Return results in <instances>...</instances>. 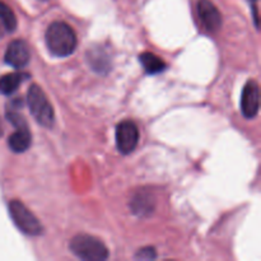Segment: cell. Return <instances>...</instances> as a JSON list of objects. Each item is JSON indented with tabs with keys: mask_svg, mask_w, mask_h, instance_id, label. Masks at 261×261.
<instances>
[{
	"mask_svg": "<svg viewBox=\"0 0 261 261\" xmlns=\"http://www.w3.org/2000/svg\"><path fill=\"white\" fill-rule=\"evenodd\" d=\"M46 45L54 56L66 58L75 50L76 35L65 22H54L46 31Z\"/></svg>",
	"mask_w": 261,
	"mask_h": 261,
	"instance_id": "obj_1",
	"label": "cell"
},
{
	"mask_svg": "<svg viewBox=\"0 0 261 261\" xmlns=\"http://www.w3.org/2000/svg\"><path fill=\"white\" fill-rule=\"evenodd\" d=\"M27 105L30 109L31 115L33 119L43 127L54 126L55 122V112H54L53 105L48 101L47 96L42 91L40 86L32 84L28 89L27 93Z\"/></svg>",
	"mask_w": 261,
	"mask_h": 261,
	"instance_id": "obj_2",
	"label": "cell"
},
{
	"mask_svg": "<svg viewBox=\"0 0 261 261\" xmlns=\"http://www.w3.org/2000/svg\"><path fill=\"white\" fill-rule=\"evenodd\" d=\"M70 251L86 261H103L109 259V249L101 240L89 234H78L70 241Z\"/></svg>",
	"mask_w": 261,
	"mask_h": 261,
	"instance_id": "obj_3",
	"label": "cell"
},
{
	"mask_svg": "<svg viewBox=\"0 0 261 261\" xmlns=\"http://www.w3.org/2000/svg\"><path fill=\"white\" fill-rule=\"evenodd\" d=\"M9 213L15 226L23 233L28 234V236H38V234H41L43 232V227L40 223V221L19 200L10 201Z\"/></svg>",
	"mask_w": 261,
	"mask_h": 261,
	"instance_id": "obj_4",
	"label": "cell"
},
{
	"mask_svg": "<svg viewBox=\"0 0 261 261\" xmlns=\"http://www.w3.org/2000/svg\"><path fill=\"white\" fill-rule=\"evenodd\" d=\"M139 143V129L130 120L121 121L116 126V147L122 154H129Z\"/></svg>",
	"mask_w": 261,
	"mask_h": 261,
	"instance_id": "obj_5",
	"label": "cell"
},
{
	"mask_svg": "<svg viewBox=\"0 0 261 261\" xmlns=\"http://www.w3.org/2000/svg\"><path fill=\"white\" fill-rule=\"evenodd\" d=\"M260 92L256 81H249L244 87L241 96V111L246 119H254L259 112Z\"/></svg>",
	"mask_w": 261,
	"mask_h": 261,
	"instance_id": "obj_6",
	"label": "cell"
},
{
	"mask_svg": "<svg viewBox=\"0 0 261 261\" xmlns=\"http://www.w3.org/2000/svg\"><path fill=\"white\" fill-rule=\"evenodd\" d=\"M198 15L201 25L208 32L214 33L222 27V15L211 0H199Z\"/></svg>",
	"mask_w": 261,
	"mask_h": 261,
	"instance_id": "obj_7",
	"label": "cell"
},
{
	"mask_svg": "<svg viewBox=\"0 0 261 261\" xmlns=\"http://www.w3.org/2000/svg\"><path fill=\"white\" fill-rule=\"evenodd\" d=\"M4 60L8 65L14 69H23L30 63V48L22 40H15L9 43L5 51Z\"/></svg>",
	"mask_w": 261,
	"mask_h": 261,
	"instance_id": "obj_8",
	"label": "cell"
},
{
	"mask_svg": "<svg viewBox=\"0 0 261 261\" xmlns=\"http://www.w3.org/2000/svg\"><path fill=\"white\" fill-rule=\"evenodd\" d=\"M132 211L138 217H148L153 213L155 206V200L152 194L148 191H139L132 199Z\"/></svg>",
	"mask_w": 261,
	"mask_h": 261,
	"instance_id": "obj_9",
	"label": "cell"
},
{
	"mask_svg": "<svg viewBox=\"0 0 261 261\" xmlns=\"http://www.w3.org/2000/svg\"><path fill=\"white\" fill-rule=\"evenodd\" d=\"M32 137L28 126L18 127L17 132L12 134L8 140V145L14 153H23L31 147Z\"/></svg>",
	"mask_w": 261,
	"mask_h": 261,
	"instance_id": "obj_10",
	"label": "cell"
},
{
	"mask_svg": "<svg viewBox=\"0 0 261 261\" xmlns=\"http://www.w3.org/2000/svg\"><path fill=\"white\" fill-rule=\"evenodd\" d=\"M28 78L24 73H9L0 78V93L4 96H10L14 93L20 84Z\"/></svg>",
	"mask_w": 261,
	"mask_h": 261,
	"instance_id": "obj_11",
	"label": "cell"
},
{
	"mask_svg": "<svg viewBox=\"0 0 261 261\" xmlns=\"http://www.w3.org/2000/svg\"><path fill=\"white\" fill-rule=\"evenodd\" d=\"M139 61L148 74L162 73L166 69L165 61L152 53H143L139 56Z\"/></svg>",
	"mask_w": 261,
	"mask_h": 261,
	"instance_id": "obj_12",
	"label": "cell"
},
{
	"mask_svg": "<svg viewBox=\"0 0 261 261\" xmlns=\"http://www.w3.org/2000/svg\"><path fill=\"white\" fill-rule=\"evenodd\" d=\"M0 22L3 23L8 32H13L17 27V19H15L14 13L8 5L2 2H0Z\"/></svg>",
	"mask_w": 261,
	"mask_h": 261,
	"instance_id": "obj_13",
	"label": "cell"
},
{
	"mask_svg": "<svg viewBox=\"0 0 261 261\" xmlns=\"http://www.w3.org/2000/svg\"><path fill=\"white\" fill-rule=\"evenodd\" d=\"M135 257L139 260H153L157 257V254H155V250L153 247H144V249L138 251Z\"/></svg>",
	"mask_w": 261,
	"mask_h": 261,
	"instance_id": "obj_14",
	"label": "cell"
},
{
	"mask_svg": "<svg viewBox=\"0 0 261 261\" xmlns=\"http://www.w3.org/2000/svg\"><path fill=\"white\" fill-rule=\"evenodd\" d=\"M3 135V129H2V125H0V137Z\"/></svg>",
	"mask_w": 261,
	"mask_h": 261,
	"instance_id": "obj_15",
	"label": "cell"
},
{
	"mask_svg": "<svg viewBox=\"0 0 261 261\" xmlns=\"http://www.w3.org/2000/svg\"><path fill=\"white\" fill-rule=\"evenodd\" d=\"M42 2H46V0H42Z\"/></svg>",
	"mask_w": 261,
	"mask_h": 261,
	"instance_id": "obj_16",
	"label": "cell"
}]
</instances>
